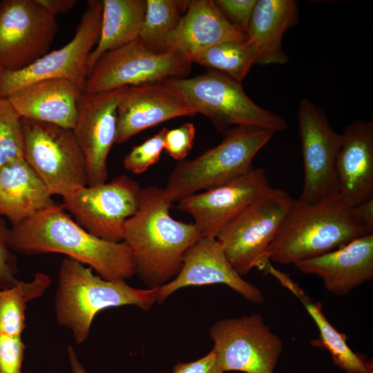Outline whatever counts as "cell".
<instances>
[{
  "mask_svg": "<svg viewBox=\"0 0 373 373\" xmlns=\"http://www.w3.org/2000/svg\"><path fill=\"white\" fill-rule=\"evenodd\" d=\"M8 246L23 254H62L87 265L108 280L135 274L132 252L124 241L99 238L79 226L62 204L42 211L9 229Z\"/></svg>",
  "mask_w": 373,
  "mask_h": 373,
  "instance_id": "6da1fadb",
  "label": "cell"
},
{
  "mask_svg": "<svg viewBox=\"0 0 373 373\" xmlns=\"http://www.w3.org/2000/svg\"><path fill=\"white\" fill-rule=\"evenodd\" d=\"M172 202L164 189H142L140 206L124 225L123 241L130 248L135 274L148 288L160 287L180 272L186 250L202 237L193 223L170 214Z\"/></svg>",
  "mask_w": 373,
  "mask_h": 373,
  "instance_id": "7a4b0ae2",
  "label": "cell"
},
{
  "mask_svg": "<svg viewBox=\"0 0 373 373\" xmlns=\"http://www.w3.org/2000/svg\"><path fill=\"white\" fill-rule=\"evenodd\" d=\"M373 233L352 207L339 195L315 204L294 202L270 244L266 257L280 265H294Z\"/></svg>",
  "mask_w": 373,
  "mask_h": 373,
  "instance_id": "3957f363",
  "label": "cell"
},
{
  "mask_svg": "<svg viewBox=\"0 0 373 373\" xmlns=\"http://www.w3.org/2000/svg\"><path fill=\"white\" fill-rule=\"evenodd\" d=\"M160 287L138 289L125 280H108L82 263L65 258L61 262L55 298L57 323L72 331L77 344L84 343L96 314L105 309L135 305L150 309Z\"/></svg>",
  "mask_w": 373,
  "mask_h": 373,
  "instance_id": "277c9868",
  "label": "cell"
},
{
  "mask_svg": "<svg viewBox=\"0 0 373 373\" xmlns=\"http://www.w3.org/2000/svg\"><path fill=\"white\" fill-rule=\"evenodd\" d=\"M268 130L237 126L224 132L216 146L192 160L178 162L170 173L166 198L172 202L233 181L254 168L252 162L271 139Z\"/></svg>",
  "mask_w": 373,
  "mask_h": 373,
  "instance_id": "5b68a950",
  "label": "cell"
},
{
  "mask_svg": "<svg viewBox=\"0 0 373 373\" xmlns=\"http://www.w3.org/2000/svg\"><path fill=\"white\" fill-rule=\"evenodd\" d=\"M162 82L222 132L231 126L262 128L274 133L287 127L281 116L257 105L245 93L240 82L221 72L211 70L191 78Z\"/></svg>",
  "mask_w": 373,
  "mask_h": 373,
  "instance_id": "8992f818",
  "label": "cell"
},
{
  "mask_svg": "<svg viewBox=\"0 0 373 373\" xmlns=\"http://www.w3.org/2000/svg\"><path fill=\"white\" fill-rule=\"evenodd\" d=\"M23 158L53 196L88 185L84 155L70 128L21 118Z\"/></svg>",
  "mask_w": 373,
  "mask_h": 373,
  "instance_id": "52a82bcc",
  "label": "cell"
},
{
  "mask_svg": "<svg viewBox=\"0 0 373 373\" xmlns=\"http://www.w3.org/2000/svg\"><path fill=\"white\" fill-rule=\"evenodd\" d=\"M294 200L285 190L271 187L218 233L216 238L240 276L248 274L267 258Z\"/></svg>",
  "mask_w": 373,
  "mask_h": 373,
  "instance_id": "ba28073f",
  "label": "cell"
},
{
  "mask_svg": "<svg viewBox=\"0 0 373 373\" xmlns=\"http://www.w3.org/2000/svg\"><path fill=\"white\" fill-rule=\"evenodd\" d=\"M191 65L190 59L179 52H155L137 39L103 54L88 73L84 92L185 78Z\"/></svg>",
  "mask_w": 373,
  "mask_h": 373,
  "instance_id": "9c48e42d",
  "label": "cell"
},
{
  "mask_svg": "<svg viewBox=\"0 0 373 373\" xmlns=\"http://www.w3.org/2000/svg\"><path fill=\"white\" fill-rule=\"evenodd\" d=\"M102 0H88L73 39L17 71L0 70V98H8L22 88L44 79H65L84 88L88 59L101 31Z\"/></svg>",
  "mask_w": 373,
  "mask_h": 373,
  "instance_id": "30bf717a",
  "label": "cell"
},
{
  "mask_svg": "<svg viewBox=\"0 0 373 373\" xmlns=\"http://www.w3.org/2000/svg\"><path fill=\"white\" fill-rule=\"evenodd\" d=\"M209 334L224 372L274 373L283 341L260 314L219 320Z\"/></svg>",
  "mask_w": 373,
  "mask_h": 373,
  "instance_id": "8fae6325",
  "label": "cell"
},
{
  "mask_svg": "<svg viewBox=\"0 0 373 373\" xmlns=\"http://www.w3.org/2000/svg\"><path fill=\"white\" fill-rule=\"evenodd\" d=\"M141 187L126 175L108 182L85 186L63 198L62 206L90 233L122 242L124 225L140 206Z\"/></svg>",
  "mask_w": 373,
  "mask_h": 373,
  "instance_id": "7c38bea8",
  "label": "cell"
},
{
  "mask_svg": "<svg viewBox=\"0 0 373 373\" xmlns=\"http://www.w3.org/2000/svg\"><path fill=\"white\" fill-rule=\"evenodd\" d=\"M56 17L37 0L0 1V70L17 71L49 52Z\"/></svg>",
  "mask_w": 373,
  "mask_h": 373,
  "instance_id": "4fadbf2b",
  "label": "cell"
},
{
  "mask_svg": "<svg viewBox=\"0 0 373 373\" xmlns=\"http://www.w3.org/2000/svg\"><path fill=\"white\" fill-rule=\"evenodd\" d=\"M304 181L297 200L312 204L338 195L336 162L342 135L331 126L321 108L308 99L298 111Z\"/></svg>",
  "mask_w": 373,
  "mask_h": 373,
  "instance_id": "5bb4252c",
  "label": "cell"
},
{
  "mask_svg": "<svg viewBox=\"0 0 373 373\" xmlns=\"http://www.w3.org/2000/svg\"><path fill=\"white\" fill-rule=\"evenodd\" d=\"M127 88L84 92L79 99L72 130L85 157L88 186L106 182L107 159L116 140L117 107Z\"/></svg>",
  "mask_w": 373,
  "mask_h": 373,
  "instance_id": "9a60e30c",
  "label": "cell"
},
{
  "mask_svg": "<svg viewBox=\"0 0 373 373\" xmlns=\"http://www.w3.org/2000/svg\"><path fill=\"white\" fill-rule=\"evenodd\" d=\"M271 187L265 171L253 169L233 181L181 199L178 207L193 218L202 236L216 238L224 227Z\"/></svg>",
  "mask_w": 373,
  "mask_h": 373,
  "instance_id": "2e32d148",
  "label": "cell"
},
{
  "mask_svg": "<svg viewBox=\"0 0 373 373\" xmlns=\"http://www.w3.org/2000/svg\"><path fill=\"white\" fill-rule=\"evenodd\" d=\"M211 284L226 285L254 304L265 301L261 290L236 271L217 239L202 236L185 252L179 274L159 288L156 303L162 304L180 289Z\"/></svg>",
  "mask_w": 373,
  "mask_h": 373,
  "instance_id": "e0dca14e",
  "label": "cell"
},
{
  "mask_svg": "<svg viewBox=\"0 0 373 373\" xmlns=\"http://www.w3.org/2000/svg\"><path fill=\"white\" fill-rule=\"evenodd\" d=\"M196 113L163 82L128 86L117 111L116 144L146 128Z\"/></svg>",
  "mask_w": 373,
  "mask_h": 373,
  "instance_id": "ac0fdd59",
  "label": "cell"
},
{
  "mask_svg": "<svg viewBox=\"0 0 373 373\" xmlns=\"http://www.w3.org/2000/svg\"><path fill=\"white\" fill-rule=\"evenodd\" d=\"M341 135L336 162L338 195L356 207L373 198V122L355 120Z\"/></svg>",
  "mask_w": 373,
  "mask_h": 373,
  "instance_id": "d6986e66",
  "label": "cell"
},
{
  "mask_svg": "<svg viewBox=\"0 0 373 373\" xmlns=\"http://www.w3.org/2000/svg\"><path fill=\"white\" fill-rule=\"evenodd\" d=\"M293 265L304 274L320 277L329 292L338 296L347 295L373 279V233Z\"/></svg>",
  "mask_w": 373,
  "mask_h": 373,
  "instance_id": "ffe728a7",
  "label": "cell"
},
{
  "mask_svg": "<svg viewBox=\"0 0 373 373\" xmlns=\"http://www.w3.org/2000/svg\"><path fill=\"white\" fill-rule=\"evenodd\" d=\"M211 0L189 1L178 24L160 44L157 52L177 51L193 58L206 48L230 41H245ZM192 62V61H191Z\"/></svg>",
  "mask_w": 373,
  "mask_h": 373,
  "instance_id": "44dd1931",
  "label": "cell"
},
{
  "mask_svg": "<svg viewBox=\"0 0 373 373\" xmlns=\"http://www.w3.org/2000/svg\"><path fill=\"white\" fill-rule=\"evenodd\" d=\"M84 88L65 79H48L29 84L8 99L21 118L73 129Z\"/></svg>",
  "mask_w": 373,
  "mask_h": 373,
  "instance_id": "7402d4cb",
  "label": "cell"
},
{
  "mask_svg": "<svg viewBox=\"0 0 373 373\" xmlns=\"http://www.w3.org/2000/svg\"><path fill=\"white\" fill-rule=\"evenodd\" d=\"M295 0H257L246 32L255 52V64H285L288 56L282 47L285 32L298 22Z\"/></svg>",
  "mask_w": 373,
  "mask_h": 373,
  "instance_id": "603a6c76",
  "label": "cell"
},
{
  "mask_svg": "<svg viewBox=\"0 0 373 373\" xmlns=\"http://www.w3.org/2000/svg\"><path fill=\"white\" fill-rule=\"evenodd\" d=\"M56 203L24 158L0 167V216L18 224Z\"/></svg>",
  "mask_w": 373,
  "mask_h": 373,
  "instance_id": "cb8c5ba5",
  "label": "cell"
},
{
  "mask_svg": "<svg viewBox=\"0 0 373 373\" xmlns=\"http://www.w3.org/2000/svg\"><path fill=\"white\" fill-rule=\"evenodd\" d=\"M263 271L272 275L302 303L316 323L319 335L311 345L325 349L334 364L346 373H373V365L361 354L354 352L347 343V336L336 329L324 314L320 302H314L287 274L268 262Z\"/></svg>",
  "mask_w": 373,
  "mask_h": 373,
  "instance_id": "d4e9b609",
  "label": "cell"
},
{
  "mask_svg": "<svg viewBox=\"0 0 373 373\" xmlns=\"http://www.w3.org/2000/svg\"><path fill=\"white\" fill-rule=\"evenodd\" d=\"M102 2L100 35L88 57V73L103 54L138 39L146 11L145 0Z\"/></svg>",
  "mask_w": 373,
  "mask_h": 373,
  "instance_id": "484cf974",
  "label": "cell"
},
{
  "mask_svg": "<svg viewBox=\"0 0 373 373\" xmlns=\"http://www.w3.org/2000/svg\"><path fill=\"white\" fill-rule=\"evenodd\" d=\"M51 283L48 274L38 272L30 282L19 280L12 287L0 289V334L21 336L28 303L40 297Z\"/></svg>",
  "mask_w": 373,
  "mask_h": 373,
  "instance_id": "4316f807",
  "label": "cell"
},
{
  "mask_svg": "<svg viewBox=\"0 0 373 373\" xmlns=\"http://www.w3.org/2000/svg\"><path fill=\"white\" fill-rule=\"evenodd\" d=\"M191 61L221 72L241 83L255 64V52L246 40L230 41L206 48Z\"/></svg>",
  "mask_w": 373,
  "mask_h": 373,
  "instance_id": "83f0119b",
  "label": "cell"
},
{
  "mask_svg": "<svg viewBox=\"0 0 373 373\" xmlns=\"http://www.w3.org/2000/svg\"><path fill=\"white\" fill-rule=\"evenodd\" d=\"M189 2L146 0V11L138 39L149 49L157 52L161 42L175 29L185 13Z\"/></svg>",
  "mask_w": 373,
  "mask_h": 373,
  "instance_id": "f1b7e54d",
  "label": "cell"
},
{
  "mask_svg": "<svg viewBox=\"0 0 373 373\" xmlns=\"http://www.w3.org/2000/svg\"><path fill=\"white\" fill-rule=\"evenodd\" d=\"M23 158L21 118L8 98H0V167Z\"/></svg>",
  "mask_w": 373,
  "mask_h": 373,
  "instance_id": "f546056e",
  "label": "cell"
},
{
  "mask_svg": "<svg viewBox=\"0 0 373 373\" xmlns=\"http://www.w3.org/2000/svg\"><path fill=\"white\" fill-rule=\"evenodd\" d=\"M167 129L163 127L142 144L133 146L123 160L124 168L133 173L140 174L157 163L164 149V139Z\"/></svg>",
  "mask_w": 373,
  "mask_h": 373,
  "instance_id": "4dcf8cb0",
  "label": "cell"
},
{
  "mask_svg": "<svg viewBox=\"0 0 373 373\" xmlns=\"http://www.w3.org/2000/svg\"><path fill=\"white\" fill-rule=\"evenodd\" d=\"M195 134V128L192 122L167 129L164 139V149L178 162L184 160L193 147Z\"/></svg>",
  "mask_w": 373,
  "mask_h": 373,
  "instance_id": "1f68e13d",
  "label": "cell"
},
{
  "mask_svg": "<svg viewBox=\"0 0 373 373\" xmlns=\"http://www.w3.org/2000/svg\"><path fill=\"white\" fill-rule=\"evenodd\" d=\"M257 0H215L214 4L224 17L246 36Z\"/></svg>",
  "mask_w": 373,
  "mask_h": 373,
  "instance_id": "d6a6232c",
  "label": "cell"
},
{
  "mask_svg": "<svg viewBox=\"0 0 373 373\" xmlns=\"http://www.w3.org/2000/svg\"><path fill=\"white\" fill-rule=\"evenodd\" d=\"M25 349L21 336L0 334V373H21Z\"/></svg>",
  "mask_w": 373,
  "mask_h": 373,
  "instance_id": "836d02e7",
  "label": "cell"
},
{
  "mask_svg": "<svg viewBox=\"0 0 373 373\" xmlns=\"http://www.w3.org/2000/svg\"><path fill=\"white\" fill-rule=\"evenodd\" d=\"M9 229L4 218L0 216V289L14 286L19 280L15 255L8 246Z\"/></svg>",
  "mask_w": 373,
  "mask_h": 373,
  "instance_id": "e575fe53",
  "label": "cell"
},
{
  "mask_svg": "<svg viewBox=\"0 0 373 373\" xmlns=\"http://www.w3.org/2000/svg\"><path fill=\"white\" fill-rule=\"evenodd\" d=\"M172 373H224L218 361L217 356L211 350L204 356L191 362L178 363Z\"/></svg>",
  "mask_w": 373,
  "mask_h": 373,
  "instance_id": "d590c367",
  "label": "cell"
},
{
  "mask_svg": "<svg viewBox=\"0 0 373 373\" xmlns=\"http://www.w3.org/2000/svg\"><path fill=\"white\" fill-rule=\"evenodd\" d=\"M37 1L55 17L73 10L77 5V0H37Z\"/></svg>",
  "mask_w": 373,
  "mask_h": 373,
  "instance_id": "8d00e7d4",
  "label": "cell"
},
{
  "mask_svg": "<svg viewBox=\"0 0 373 373\" xmlns=\"http://www.w3.org/2000/svg\"><path fill=\"white\" fill-rule=\"evenodd\" d=\"M356 207L365 223L373 230V198Z\"/></svg>",
  "mask_w": 373,
  "mask_h": 373,
  "instance_id": "74e56055",
  "label": "cell"
},
{
  "mask_svg": "<svg viewBox=\"0 0 373 373\" xmlns=\"http://www.w3.org/2000/svg\"><path fill=\"white\" fill-rule=\"evenodd\" d=\"M68 353L72 373H87L79 361L75 349L71 345H69L68 347Z\"/></svg>",
  "mask_w": 373,
  "mask_h": 373,
  "instance_id": "f35d334b",
  "label": "cell"
}]
</instances>
